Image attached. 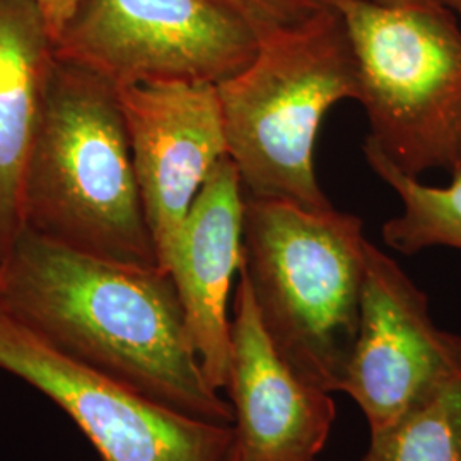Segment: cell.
Masks as SVG:
<instances>
[{
  "label": "cell",
  "mask_w": 461,
  "mask_h": 461,
  "mask_svg": "<svg viewBox=\"0 0 461 461\" xmlns=\"http://www.w3.org/2000/svg\"><path fill=\"white\" fill-rule=\"evenodd\" d=\"M0 303L68 357L171 411L234 426L163 268L103 258L21 228L0 262Z\"/></svg>",
  "instance_id": "6da1fadb"
},
{
  "label": "cell",
  "mask_w": 461,
  "mask_h": 461,
  "mask_svg": "<svg viewBox=\"0 0 461 461\" xmlns=\"http://www.w3.org/2000/svg\"><path fill=\"white\" fill-rule=\"evenodd\" d=\"M21 215L23 228L67 247L159 267L118 87L60 59L24 167Z\"/></svg>",
  "instance_id": "7a4b0ae2"
},
{
  "label": "cell",
  "mask_w": 461,
  "mask_h": 461,
  "mask_svg": "<svg viewBox=\"0 0 461 461\" xmlns=\"http://www.w3.org/2000/svg\"><path fill=\"white\" fill-rule=\"evenodd\" d=\"M369 243L331 207L245 197L240 274L270 342L316 388L342 392L361 323Z\"/></svg>",
  "instance_id": "3957f363"
},
{
  "label": "cell",
  "mask_w": 461,
  "mask_h": 461,
  "mask_svg": "<svg viewBox=\"0 0 461 461\" xmlns=\"http://www.w3.org/2000/svg\"><path fill=\"white\" fill-rule=\"evenodd\" d=\"M217 96L245 197L333 207L316 180L314 144L330 108L359 98L357 62L333 5L260 38L255 59L217 84Z\"/></svg>",
  "instance_id": "277c9868"
},
{
  "label": "cell",
  "mask_w": 461,
  "mask_h": 461,
  "mask_svg": "<svg viewBox=\"0 0 461 461\" xmlns=\"http://www.w3.org/2000/svg\"><path fill=\"white\" fill-rule=\"evenodd\" d=\"M357 62L366 144L420 178L461 169V28L445 4L330 2Z\"/></svg>",
  "instance_id": "5b68a950"
},
{
  "label": "cell",
  "mask_w": 461,
  "mask_h": 461,
  "mask_svg": "<svg viewBox=\"0 0 461 461\" xmlns=\"http://www.w3.org/2000/svg\"><path fill=\"white\" fill-rule=\"evenodd\" d=\"M258 36L215 0H83L55 41L60 60L116 87L224 83L255 59Z\"/></svg>",
  "instance_id": "8992f818"
},
{
  "label": "cell",
  "mask_w": 461,
  "mask_h": 461,
  "mask_svg": "<svg viewBox=\"0 0 461 461\" xmlns=\"http://www.w3.org/2000/svg\"><path fill=\"white\" fill-rule=\"evenodd\" d=\"M0 369L55 402L103 461H228L236 445L234 426L171 411L68 357L2 303Z\"/></svg>",
  "instance_id": "52a82bcc"
},
{
  "label": "cell",
  "mask_w": 461,
  "mask_h": 461,
  "mask_svg": "<svg viewBox=\"0 0 461 461\" xmlns=\"http://www.w3.org/2000/svg\"><path fill=\"white\" fill-rule=\"evenodd\" d=\"M460 369V335L436 325L426 293L369 243L361 323L342 392L361 407L371 434L393 426Z\"/></svg>",
  "instance_id": "ba28073f"
},
{
  "label": "cell",
  "mask_w": 461,
  "mask_h": 461,
  "mask_svg": "<svg viewBox=\"0 0 461 461\" xmlns=\"http://www.w3.org/2000/svg\"><path fill=\"white\" fill-rule=\"evenodd\" d=\"M142 209L163 268L215 165L228 156L217 86L159 81L118 87Z\"/></svg>",
  "instance_id": "9c48e42d"
},
{
  "label": "cell",
  "mask_w": 461,
  "mask_h": 461,
  "mask_svg": "<svg viewBox=\"0 0 461 461\" xmlns=\"http://www.w3.org/2000/svg\"><path fill=\"white\" fill-rule=\"evenodd\" d=\"M226 393L241 461H316L335 420L329 392L284 361L270 342L248 280L240 274L230 320Z\"/></svg>",
  "instance_id": "30bf717a"
},
{
  "label": "cell",
  "mask_w": 461,
  "mask_h": 461,
  "mask_svg": "<svg viewBox=\"0 0 461 461\" xmlns=\"http://www.w3.org/2000/svg\"><path fill=\"white\" fill-rule=\"evenodd\" d=\"M243 211L241 180L226 156L198 192L163 267L176 285L203 373L217 392L230 376L228 299L241 262Z\"/></svg>",
  "instance_id": "8fae6325"
},
{
  "label": "cell",
  "mask_w": 461,
  "mask_h": 461,
  "mask_svg": "<svg viewBox=\"0 0 461 461\" xmlns=\"http://www.w3.org/2000/svg\"><path fill=\"white\" fill-rule=\"evenodd\" d=\"M55 62L38 4L0 0V262L23 228V175Z\"/></svg>",
  "instance_id": "7c38bea8"
},
{
  "label": "cell",
  "mask_w": 461,
  "mask_h": 461,
  "mask_svg": "<svg viewBox=\"0 0 461 461\" xmlns=\"http://www.w3.org/2000/svg\"><path fill=\"white\" fill-rule=\"evenodd\" d=\"M367 165L402 202V214L386 221L381 236L386 247L415 255L434 247L461 251V169L446 186H429L405 175L384 156L364 142Z\"/></svg>",
  "instance_id": "4fadbf2b"
},
{
  "label": "cell",
  "mask_w": 461,
  "mask_h": 461,
  "mask_svg": "<svg viewBox=\"0 0 461 461\" xmlns=\"http://www.w3.org/2000/svg\"><path fill=\"white\" fill-rule=\"evenodd\" d=\"M361 461H461V369L393 426L371 434Z\"/></svg>",
  "instance_id": "5bb4252c"
},
{
  "label": "cell",
  "mask_w": 461,
  "mask_h": 461,
  "mask_svg": "<svg viewBox=\"0 0 461 461\" xmlns=\"http://www.w3.org/2000/svg\"><path fill=\"white\" fill-rule=\"evenodd\" d=\"M241 17L258 40L280 28L293 26L329 5L320 0H215Z\"/></svg>",
  "instance_id": "9a60e30c"
},
{
  "label": "cell",
  "mask_w": 461,
  "mask_h": 461,
  "mask_svg": "<svg viewBox=\"0 0 461 461\" xmlns=\"http://www.w3.org/2000/svg\"><path fill=\"white\" fill-rule=\"evenodd\" d=\"M49 24L53 40L57 41L59 34L66 28L67 23L76 14L83 0H34Z\"/></svg>",
  "instance_id": "2e32d148"
},
{
  "label": "cell",
  "mask_w": 461,
  "mask_h": 461,
  "mask_svg": "<svg viewBox=\"0 0 461 461\" xmlns=\"http://www.w3.org/2000/svg\"><path fill=\"white\" fill-rule=\"evenodd\" d=\"M323 4H330L333 0H320ZM378 4H386V5H403V4H443V0H371Z\"/></svg>",
  "instance_id": "e0dca14e"
},
{
  "label": "cell",
  "mask_w": 461,
  "mask_h": 461,
  "mask_svg": "<svg viewBox=\"0 0 461 461\" xmlns=\"http://www.w3.org/2000/svg\"><path fill=\"white\" fill-rule=\"evenodd\" d=\"M447 9H451L455 14H458L461 17V0H443Z\"/></svg>",
  "instance_id": "ac0fdd59"
},
{
  "label": "cell",
  "mask_w": 461,
  "mask_h": 461,
  "mask_svg": "<svg viewBox=\"0 0 461 461\" xmlns=\"http://www.w3.org/2000/svg\"><path fill=\"white\" fill-rule=\"evenodd\" d=\"M228 461H241V458H240V453H238V447H236V445H234V447H232V453H230V460Z\"/></svg>",
  "instance_id": "d6986e66"
}]
</instances>
